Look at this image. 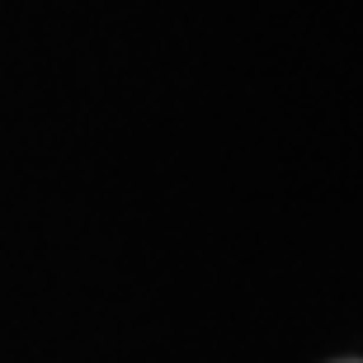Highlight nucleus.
Here are the masks:
<instances>
[{
    "label": "nucleus",
    "mask_w": 363,
    "mask_h": 363,
    "mask_svg": "<svg viewBox=\"0 0 363 363\" xmlns=\"http://www.w3.org/2000/svg\"><path fill=\"white\" fill-rule=\"evenodd\" d=\"M345 363H359V359H345Z\"/></svg>",
    "instance_id": "obj_1"
}]
</instances>
